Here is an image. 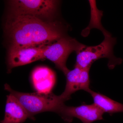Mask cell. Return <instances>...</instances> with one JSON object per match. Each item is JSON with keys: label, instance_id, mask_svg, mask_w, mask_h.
I'll return each instance as SVG.
<instances>
[{"label": "cell", "instance_id": "6da1fadb", "mask_svg": "<svg viewBox=\"0 0 123 123\" xmlns=\"http://www.w3.org/2000/svg\"><path fill=\"white\" fill-rule=\"evenodd\" d=\"M4 27L9 48L46 46L66 36L64 27L60 22H48L9 12Z\"/></svg>", "mask_w": 123, "mask_h": 123}, {"label": "cell", "instance_id": "7a4b0ae2", "mask_svg": "<svg viewBox=\"0 0 123 123\" xmlns=\"http://www.w3.org/2000/svg\"><path fill=\"white\" fill-rule=\"evenodd\" d=\"M5 90L14 96L25 108L31 119L34 120L37 114L45 111L56 113L59 108L64 104L59 95L52 92L49 93H22L13 90L8 84L5 85Z\"/></svg>", "mask_w": 123, "mask_h": 123}, {"label": "cell", "instance_id": "3957f363", "mask_svg": "<svg viewBox=\"0 0 123 123\" xmlns=\"http://www.w3.org/2000/svg\"><path fill=\"white\" fill-rule=\"evenodd\" d=\"M103 41L96 46H86L76 53L75 66L83 69H90L93 63L101 58L108 59V66L110 69L123 62V60L117 58L114 55L113 49L116 43L115 38L111 36L110 33L105 35Z\"/></svg>", "mask_w": 123, "mask_h": 123}, {"label": "cell", "instance_id": "277c9868", "mask_svg": "<svg viewBox=\"0 0 123 123\" xmlns=\"http://www.w3.org/2000/svg\"><path fill=\"white\" fill-rule=\"evenodd\" d=\"M59 5L57 0H14L9 2L8 12L31 16L50 22L54 21Z\"/></svg>", "mask_w": 123, "mask_h": 123}, {"label": "cell", "instance_id": "5b68a950", "mask_svg": "<svg viewBox=\"0 0 123 123\" xmlns=\"http://www.w3.org/2000/svg\"><path fill=\"white\" fill-rule=\"evenodd\" d=\"M86 45L70 37H64L44 47L43 51V59H47L54 63L56 67L66 75L69 70L66 65L69 56L73 52L76 53Z\"/></svg>", "mask_w": 123, "mask_h": 123}, {"label": "cell", "instance_id": "8992f818", "mask_svg": "<svg viewBox=\"0 0 123 123\" xmlns=\"http://www.w3.org/2000/svg\"><path fill=\"white\" fill-rule=\"evenodd\" d=\"M56 113L68 123H71L73 118H76L83 123H92L103 119L104 112L94 103L75 107L68 106L63 104L59 107Z\"/></svg>", "mask_w": 123, "mask_h": 123}, {"label": "cell", "instance_id": "52a82bcc", "mask_svg": "<svg viewBox=\"0 0 123 123\" xmlns=\"http://www.w3.org/2000/svg\"><path fill=\"white\" fill-rule=\"evenodd\" d=\"M46 46L9 48L7 55L8 70L10 72L15 67L44 59L43 51Z\"/></svg>", "mask_w": 123, "mask_h": 123}, {"label": "cell", "instance_id": "ba28073f", "mask_svg": "<svg viewBox=\"0 0 123 123\" xmlns=\"http://www.w3.org/2000/svg\"><path fill=\"white\" fill-rule=\"evenodd\" d=\"M90 69L75 66L73 70L69 71L65 75L66 82L64 91L59 95L63 102L70 99L71 95L78 91L84 90L88 92L90 89Z\"/></svg>", "mask_w": 123, "mask_h": 123}, {"label": "cell", "instance_id": "9c48e42d", "mask_svg": "<svg viewBox=\"0 0 123 123\" xmlns=\"http://www.w3.org/2000/svg\"><path fill=\"white\" fill-rule=\"evenodd\" d=\"M33 86L39 93L51 92L56 81L54 72L48 67L39 66L34 69L31 74Z\"/></svg>", "mask_w": 123, "mask_h": 123}, {"label": "cell", "instance_id": "30bf717a", "mask_svg": "<svg viewBox=\"0 0 123 123\" xmlns=\"http://www.w3.org/2000/svg\"><path fill=\"white\" fill-rule=\"evenodd\" d=\"M30 117L18 100L10 93L7 96L4 118L0 123H21Z\"/></svg>", "mask_w": 123, "mask_h": 123}, {"label": "cell", "instance_id": "8fae6325", "mask_svg": "<svg viewBox=\"0 0 123 123\" xmlns=\"http://www.w3.org/2000/svg\"><path fill=\"white\" fill-rule=\"evenodd\" d=\"M89 93L93 100L94 103L103 111L110 114L123 112V104L111 99L105 95L90 89Z\"/></svg>", "mask_w": 123, "mask_h": 123}, {"label": "cell", "instance_id": "7c38bea8", "mask_svg": "<svg viewBox=\"0 0 123 123\" xmlns=\"http://www.w3.org/2000/svg\"><path fill=\"white\" fill-rule=\"evenodd\" d=\"M90 4L91 7V20L88 28L89 29L96 28L101 30L104 35L108 33L104 28L101 23V18L103 15V12L97 8L95 1L89 0Z\"/></svg>", "mask_w": 123, "mask_h": 123}]
</instances>
